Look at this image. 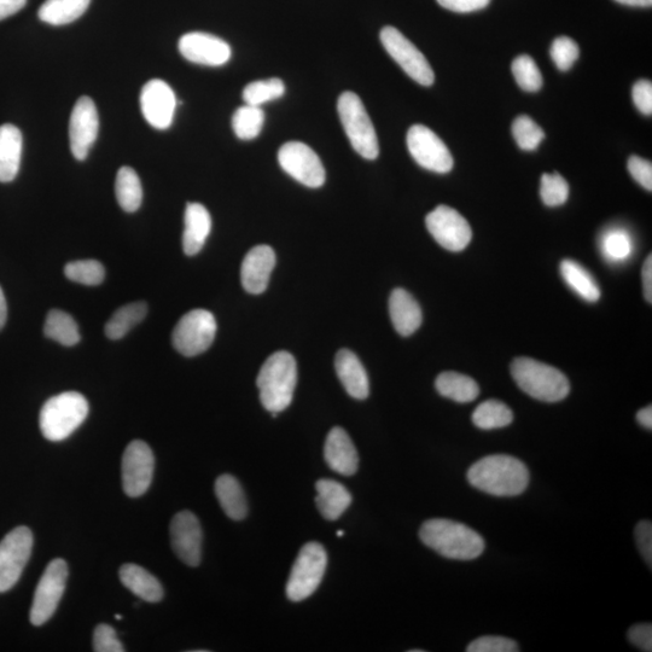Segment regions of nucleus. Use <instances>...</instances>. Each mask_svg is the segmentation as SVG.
<instances>
[{
	"label": "nucleus",
	"instance_id": "f257e3e1",
	"mask_svg": "<svg viewBox=\"0 0 652 652\" xmlns=\"http://www.w3.org/2000/svg\"><path fill=\"white\" fill-rule=\"evenodd\" d=\"M468 481L479 491L496 497H516L529 485V470L520 459L508 454H492L468 470Z\"/></svg>",
	"mask_w": 652,
	"mask_h": 652
},
{
	"label": "nucleus",
	"instance_id": "f03ea898",
	"mask_svg": "<svg viewBox=\"0 0 652 652\" xmlns=\"http://www.w3.org/2000/svg\"><path fill=\"white\" fill-rule=\"evenodd\" d=\"M419 538L448 560L473 561L485 551V540L461 522L434 518L423 523Z\"/></svg>",
	"mask_w": 652,
	"mask_h": 652
},
{
	"label": "nucleus",
	"instance_id": "7ed1b4c3",
	"mask_svg": "<svg viewBox=\"0 0 652 652\" xmlns=\"http://www.w3.org/2000/svg\"><path fill=\"white\" fill-rule=\"evenodd\" d=\"M298 383V365L288 352H277L267 358L260 369L256 386L259 388L261 404L276 417L287 410L293 401Z\"/></svg>",
	"mask_w": 652,
	"mask_h": 652
},
{
	"label": "nucleus",
	"instance_id": "20e7f679",
	"mask_svg": "<svg viewBox=\"0 0 652 652\" xmlns=\"http://www.w3.org/2000/svg\"><path fill=\"white\" fill-rule=\"evenodd\" d=\"M511 375L523 392L544 403H558L570 392V383L563 372L531 358L515 359Z\"/></svg>",
	"mask_w": 652,
	"mask_h": 652
},
{
	"label": "nucleus",
	"instance_id": "39448f33",
	"mask_svg": "<svg viewBox=\"0 0 652 652\" xmlns=\"http://www.w3.org/2000/svg\"><path fill=\"white\" fill-rule=\"evenodd\" d=\"M89 411V401L83 394H58L43 405L39 416L40 430L49 441L66 440L85 422Z\"/></svg>",
	"mask_w": 652,
	"mask_h": 652
},
{
	"label": "nucleus",
	"instance_id": "423d86ee",
	"mask_svg": "<svg viewBox=\"0 0 652 652\" xmlns=\"http://www.w3.org/2000/svg\"><path fill=\"white\" fill-rule=\"evenodd\" d=\"M337 110L353 149L366 160H376L380 155V145L374 124L359 96L351 91L343 92Z\"/></svg>",
	"mask_w": 652,
	"mask_h": 652
},
{
	"label": "nucleus",
	"instance_id": "0eeeda50",
	"mask_svg": "<svg viewBox=\"0 0 652 652\" xmlns=\"http://www.w3.org/2000/svg\"><path fill=\"white\" fill-rule=\"evenodd\" d=\"M328 553L319 543H308L302 547L287 582V596L291 602H302L317 591L322 582Z\"/></svg>",
	"mask_w": 652,
	"mask_h": 652
},
{
	"label": "nucleus",
	"instance_id": "6e6552de",
	"mask_svg": "<svg viewBox=\"0 0 652 652\" xmlns=\"http://www.w3.org/2000/svg\"><path fill=\"white\" fill-rule=\"evenodd\" d=\"M217 328V320L211 312L190 311L180 318L173 330V346L185 357H196L212 346Z\"/></svg>",
	"mask_w": 652,
	"mask_h": 652
},
{
	"label": "nucleus",
	"instance_id": "1a4fd4ad",
	"mask_svg": "<svg viewBox=\"0 0 652 652\" xmlns=\"http://www.w3.org/2000/svg\"><path fill=\"white\" fill-rule=\"evenodd\" d=\"M67 579L66 561L57 558L48 564L33 597L31 614H29L33 626H43L54 616L66 590Z\"/></svg>",
	"mask_w": 652,
	"mask_h": 652
},
{
	"label": "nucleus",
	"instance_id": "9d476101",
	"mask_svg": "<svg viewBox=\"0 0 652 652\" xmlns=\"http://www.w3.org/2000/svg\"><path fill=\"white\" fill-rule=\"evenodd\" d=\"M380 37L383 48L412 80L423 86L434 84L435 74L427 58L403 33L387 26L382 29Z\"/></svg>",
	"mask_w": 652,
	"mask_h": 652
},
{
	"label": "nucleus",
	"instance_id": "9b49d317",
	"mask_svg": "<svg viewBox=\"0 0 652 652\" xmlns=\"http://www.w3.org/2000/svg\"><path fill=\"white\" fill-rule=\"evenodd\" d=\"M33 533L17 527L0 541V593L8 592L19 582L33 550Z\"/></svg>",
	"mask_w": 652,
	"mask_h": 652
},
{
	"label": "nucleus",
	"instance_id": "f8f14e48",
	"mask_svg": "<svg viewBox=\"0 0 652 652\" xmlns=\"http://www.w3.org/2000/svg\"><path fill=\"white\" fill-rule=\"evenodd\" d=\"M278 162L285 173L308 188L317 189L325 183L323 162L305 143H285L279 149Z\"/></svg>",
	"mask_w": 652,
	"mask_h": 652
},
{
	"label": "nucleus",
	"instance_id": "ddd939ff",
	"mask_svg": "<svg viewBox=\"0 0 652 652\" xmlns=\"http://www.w3.org/2000/svg\"><path fill=\"white\" fill-rule=\"evenodd\" d=\"M155 457L144 441L135 440L126 447L122 457V487L128 497L138 498L148 491L153 481Z\"/></svg>",
	"mask_w": 652,
	"mask_h": 652
},
{
	"label": "nucleus",
	"instance_id": "4468645a",
	"mask_svg": "<svg viewBox=\"0 0 652 652\" xmlns=\"http://www.w3.org/2000/svg\"><path fill=\"white\" fill-rule=\"evenodd\" d=\"M407 148L419 166L435 173H448L453 157L441 138L427 126L415 125L407 132Z\"/></svg>",
	"mask_w": 652,
	"mask_h": 652
},
{
	"label": "nucleus",
	"instance_id": "2eb2a0df",
	"mask_svg": "<svg viewBox=\"0 0 652 652\" xmlns=\"http://www.w3.org/2000/svg\"><path fill=\"white\" fill-rule=\"evenodd\" d=\"M426 225L434 240L450 252H462L473 237L467 219L448 206H439L429 213Z\"/></svg>",
	"mask_w": 652,
	"mask_h": 652
},
{
	"label": "nucleus",
	"instance_id": "dca6fc26",
	"mask_svg": "<svg viewBox=\"0 0 652 652\" xmlns=\"http://www.w3.org/2000/svg\"><path fill=\"white\" fill-rule=\"evenodd\" d=\"M100 131V118L95 102L90 97H81L75 103L69 122V142L75 159L84 161L95 144Z\"/></svg>",
	"mask_w": 652,
	"mask_h": 652
},
{
	"label": "nucleus",
	"instance_id": "f3484780",
	"mask_svg": "<svg viewBox=\"0 0 652 652\" xmlns=\"http://www.w3.org/2000/svg\"><path fill=\"white\" fill-rule=\"evenodd\" d=\"M171 544L180 561L189 567L200 566L202 558V528L199 518L191 511H180L171 522Z\"/></svg>",
	"mask_w": 652,
	"mask_h": 652
},
{
	"label": "nucleus",
	"instance_id": "a211bd4d",
	"mask_svg": "<svg viewBox=\"0 0 652 652\" xmlns=\"http://www.w3.org/2000/svg\"><path fill=\"white\" fill-rule=\"evenodd\" d=\"M178 48L185 60L208 67L224 66L232 55L230 45L225 40L202 32L184 34Z\"/></svg>",
	"mask_w": 652,
	"mask_h": 652
},
{
	"label": "nucleus",
	"instance_id": "6ab92c4d",
	"mask_svg": "<svg viewBox=\"0 0 652 652\" xmlns=\"http://www.w3.org/2000/svg\"><path fill=\"white\" fill-rule=\"evenodd\" d=\"M141 108L145 120L156 130L171 127L177 108V98L165 81L154 79L144 85Z\"/></svg>",
	"mask_w": 652,
	"mask_h": 652
},
{
	"label": "nucleus",
	"instance_id": "aec40b11",
	"mask_svg": "<svg viewBox=\"0 0 652 652\" xmlns=\"http://www.w3.org/2000/svg\"><path fill=\"white\" fill-rule=\"evenodd\" d=\"M276 266V254L269 246L250 249L244 258L241 269L243 288L249 294H263L270 283V277Z\"/></svg>",
	"mask_w": 652,
	"mask_h": 652
},
{
	"label": "nucleus",
	"instance_id": "412c9836",
	"mask_svg": "<svg viewBox=\"0 0 652 652\" xmlns=\"http://www.w3.org/2000/svg\"><path fill=\"white\" fill-rule=\"evenodd\" d=\"M324 458L331 470L343 476H352L358 471L357 448L346 430L336 427L330 430L324 446Z\"/></svg>",
	"mask_w": 652,
	"mask_h": 652
},
{
	"label": "nucleus",
	"instance_id": "4be33fe9",
	"mask_svg": "<svg viewBox=\"0 0 652 652\" xmlns=\"http://www.w3.org/2000/svg\"><path fill=\"white\" fill-rule=\"evenodd\" d=\"M336 374L343 388L357 400H365L370 394V383L364 365L349 349H341L335 358Z\"/></svg>",
	"mask_w": 652,
	"mask_h": 652
},
{
	"label": "nucleus",
	"instance_id": "5701e85b",
	"mask_svg": "<svg viewBox=\"0 0 652 652\" xmlns=\"http://www.w3.org/2000/svg\"><path fill=\"white\" fill-rule=\"evenodd\" d=\"M183 249L188 256L199 254L212 230L211 214L201 203H188L184 217Z\"/></svg>",
	"mask_w": 652,
	"mask_h": 652
},
{
	"label": "nucleus",
	"instance_id": "b1692460",
	"mask_svg": "<svg viewBox=\"0 0 652 652\" xmlns=\"http://www.w3.org/2000/svg\"><path fill=\"white\" fill-rule=\"evenodd\" d=\"M389 313L395 330L401 336H410L416 333L422 324L421 306L409 291L404 289L393 290L389 299Z\"/></svg>",
	"mask_w": 652,
	"mask_h": 652
},
{
	"label": "nucleus",
	"instance_id": "393cba45",
	"mask_svg": "<svg viewBox=\"0 0 652 652\" xmlns=\"http://www.w3.org/2000/svg\"><path fill=\"white\" fill-rule=\"evenodd\" d=\"M22 133L14 125L0 126V183H10L19 174L22 159Z\"/></svg>",
	"mask_w": 652,
	"mask_h": 652
},
{
	"label": "nucleus",
	"instance_id": "a878e982",
	"mask_svg": "<svg viewBox=\"0 0 652 652\" xmlns=\"http://www.w3.org/2000/svg\"><path fill=\"white\" fill-rule=\"evenodd\" d=\"M316 489L317 508L325 520H339L352 504L351 493L340 482L329 479L319 480Z\"/></svg>",
	"mask_w": 652,
	"mask_h": 652
},
{
	"label": "nucleus",
	"instance_id": "bb28decb",
	"mask_svg": "<svg viewBox=\"0 0 652 652\" xmlns=\"http://www.w3.org/2000/svg\"><path fill=\"white\" fill-rule=\"evenodd\" d=\"M120 580L126 589L145 602L157 603L162 601L163 587L161 582L150 574L148 570L137 564H124L120 568Z\"/></svg>",
	"mask_w": 652,
	"mask_h": 652
},
{
	"label": "nucleus",
	"instance_id": "cd10ccee",
	"mask_svg": "<svg viewBox=\"0 0 652 652\" xmlns=\"http://www.w3.org/2000/svg\"><path fill=\"white\" fill-rule=\"evenodd\" d=\"M215 496L221 509L234 521H242L248 515V504L241 483L236 477L224 474L215 481Z\"/></svg>",
	"mask_w": 652,
	"mask_h": 652
},
{
	"label": "nucleus",
	"instance_id": "c85d7f7f",
	"mask_svg": "<svg viewBox=\"0 0 652 652\" xmlns=\"http://www.w3.org/2000/svg\"><path fill=\"white\" fill-rule=\"evenodd\" d=\"M441 397L451 399L459 404H468L479 397L480 387L473 378L458 372H442L435 382Z\"/></svg>",
	"mask_w": 652,
	"mask_h": 652
},
{
	"label": "nucleus",
	"instance_id": "c756f323",
	"mask_svg": "<svg viewBox=\"0 0 652 652\" xmlns=\"http://www.w3.org/2000/svg\"><path fill=\"white\" fill-rule=\"evenodd\" d=\"M91 0H46L39 9V19L52 26L68 25L85 14Z\"/></svg>",
	"mask_w": 652,
	"mask_h": 652
},
{
	"label": "nucleus",
	"instance_id": "7c9ffc66",
	"mask_svg": "<svg viewBox=\"0 0 652 652\" xmlns=\"http://www.w3.org/2000/svg\"><path fill=\"white\" fill-rule=\"evenodd\" d=\"M115 195L119 206L127 213H135L142 206L141 179L131 167H121L115 180Z\"/></svg>",
	"mask_w": 652,
	"mask_h": 652
},
{
	"label": "nucleus",
	"instance_id": "2f4dec72",
	"mask_svg": "<svg viewBox=\"0 0 652 652\" xmlns=\"http://www.w3.org/2000/svg\"><path fill=\"white\" fill-rule=\"evenodd\" d=\"M561 273L564 281L573 289L576 294L589 302H596L601 298V289H599L595 278L591 273L576 263L574 260H563L561 264Z\"/></svg>",
	"mask_w": 652,
	"mask_h": 652
},
{
	"label": "nucleus",
	"instance_id": "473e14b6",
	"mask_svg": "<svg viewBox=\"0 0 652 652\" xmlns=\"http://www.w3.org/2000/svg\"><path fill=\"white\" fill-rule=\"evenodd\" d=\"M148 314V305L145 302H133L119 308L106 324V335L110 340H120L125 337L136 325L142 323Z\"/></svg>",
	"mask_w": 652,
	"mask_h": 652
},
{
	"label": "nucleus",
	"instance_id": "72a5a7b5",
	"mask_svg": "<svg viewBox=\"0 0 652 652\" xmlns=\"http://www.w3.org/2000/svg\"><path fill=\"white\" fill-rule=\"evenodd\" d=\"M44 334L48 339L61 343L62 346L73 347L80 342L79 325L67 312L51 310L46 317Z\"/></svg>",
	"mask_w": 652,
	"mask_h": 652
},
{
	"label": "nucleus",
	"instance_id": "f704fd0d",
	"mask_svg": "<svg viewBox=\"0 0 652 652\" xmlns=\"http://www.w3.org/2000/svg\"><path fill=\"white\" fill-rule=\"evenodd\" d=\"M471 419L477 428L492 430L510 426L514 421V413L502 401L487 400L476 407Z\"/></svg>",
	"mask_w": 652,
	"mask_h": 652
},
{
	"label": "nucleus",
	"instance_id": "c9c22d12",
	"mask_svg": "<svg viewBox=\"0 0 652 652\" xmlns=\"http://www.w3.org/2000/svg\"><path fill=\"white\" fill-rule=\"evenodd\" d=\"M265 122L264 110L260 107L243 106L232 116V128L235 135L242 141H253L263 130Z\"/></svg>",
	"mask_w": 652,
	"mask_h": 652
},
{
	"label": "nucleus",
	"instance_id": "e433bc0d",
	"mask_svg": "<svg viewBox=\"0 0 652 652\" xmlns=\"http://www.w3.org/2000/svg\"><path fill=\"white\" fill-rule=\"evenodd\" d=\"M284 93L285 85L281 79L254 81L244 89L243 100L248 106L261 107L267 102L279 100Z\"/></svg>",
	"mask_w": 652,
	"mask_h": 652
},
{
	"label": "nucleus",
	"instance_id": "4c0bfd02",
	"mask_svg": "<svg viewBox=\"0 0 652 652\" xmlns=\"http://www.w3.org/2000/svg\"><path fill=\"white\" fill-rule=\"evenodd\" d=\"M64 275L69 281L96 287L104 281L106 270L97 260H79L73 261L64 267Z\"/></svg>",
	"mask_w": 652,
	"mask_h": 652
},
{
	"label": "nucleus",
	"instance_id": "58836bf2",
	"mask_svg": "<svg viewBox=\"0 0 652 652\" xmlns=\"http://www.w3.org/2000/svg\"><path fill=\"white\" fill-rule=\"evenodd\" d=\"M511 71L522 90L537 92L543 87V75L531 56H518L512 62Z\"/></svg>",
	"mask_w": 652,
	"mask_h": 652
},
{
	"label": "nucleus",
	"instance_id": "ea45409f",
	"mask_svg": "<svg viewBox=\"0 0 652 652\" xmlns=\"http://www.w3.org/2000/svg\"><path fill=\"white\" fill-rule=\"evenodd\" d=\"M602 252L613 263L627 260L633 252L631 236L625 230H609L602 238Z\"/></svg>",
	"mask_w": 652,
	"mask_h": 652
},
{
	"label": "nucleus",
	"instance_id": "a19ab883",
	"mask_svg": "<svg viewBox=\"0 0 652 652\" xmlns=\"http://www.w3.org/2000/svg\"><path fill=\"white\" fill-rule=\"evenodd\" d=\"M512 136H514L518 147L522 150L532 151L543 142L545 133L543 128L535 124V121L529 116L522 115L518 116L512 125Z\"/></svg>",
	"mask_w": 652,
	"mask_h": 652
},
{
	"label": "nucleus",
	"instance_id": "79ce46f5",
	"mask_svg": "<svg viewBox=\"0 0 652 652\" xmlns=\"http://www.w3.org/2000/svg\"><path fill=\"white\" fill-rule=\"evenodd\" d=\"M541 200L547 207L564 205L569 197V185L561 174H544L540 185Z\"/></svg>",
	"mask_w": 652,
	"mask_h": 652
},
{
	"label": "nucleus",
	"instance_id": "37998d69",
	"mask_svg": "<svg viewBox=\"0 0 652 652\" xmlns=\"http://www.w3.org/2000/svg\"><path fill=\"white\" fill-rule=\"evenodd\" d=\"M550 54L557 68L562 72H567L578 61L580 49L572 38L560 37L552 43Z\"/></svg>",
	"mask_w": 652,
	"mask_h": 652
},
{
	"label": "nucleus",
	"instance_id": "c03bdc74",
	"mask_svg": "<svg viewBox=\"0 0 652 652\" xmlns=\"http://www.w3.org/2000/svg\"><path fill=\"white\" fill-rule=\"evenodd\" d=\"M468 652H517L520 651L515 640L505 637H480L471 642Z\"/></svg>",
	"mask_w": 652,
	"mask_h": 652
},
{
	"label": "nucleus",
	"instance_id": "a18cd8bd",
	"mask_svg": "<svg viewBox=\"0 0 652 652\" xmlns=\"http://www.w3.org/2000/svg\"><path fill=\"white\" fill-rule=\"evenodd\" d=\"M93 650L96 652H124L118 634L112 626L102 624L93 633Z\"/></svg>",
	"mask_w": 652,
	"mask_h": 652
},
{
	"label": "nucleus",
	"instance_id": "49530a36",
	"mask_svg": "<svg viewBox=\"0 0 652 652\" xmlns=\"http://www.w3.org/2000/svg\"><path fill=\"white\" fill-rule=\"evenodd\" d=\"M628 171L637 183L645 190H652V165L651 162L639 156H632L628 160Z\"/></svg>",
	"mask_w": 652,
	"mask_h": 652
},
{
	"label": "nucleus",
	"instance_id": "de8ad7c7",
	"mask_svg": "<svg viewBox=\"0 0 652 652\" xmlns=\"http://www.w3.org/2000/svg\"><path fill=\"white\" fill-rule=\"evenodd\" d=\"M636 543L640 555L649 568L652 567V525L650 521H642L636 527Z\"/></svg>",
	"mask_w": 652,
	"mask_h": 652
},
{
	"label": "nucleus",
	"instance_id": "09e8293b",
	"mask_svg": "<svg viewBox=\"0 0 652 652\" xmlns=\"http://www.w3.org/2000/svg\"><path fill=\"white\" fill-rule=\"evenodd\" d=\"M632 97L639 112L648 116L652 114V84L649 80H640L634 84Z\"/></svg>",
	"mask_w": 652,
	"mask_h": 652
},
{
	"label": "nucleus",
	"instance_id": "8fccbe9b",
	"mask_svg": "<svg viewBox=\"0 0 652 652\" xmlns=\"http://www.w3.org/2000/svg\"><path fill=\"white\" fill-rule=\"evenodd\" d=\"M438 3L453 13L468 14L485 9L491 0H438Z\"/></svg>",
	"mask_w": 652,
	"mask_h": 652
},
{
	"label": "nucleus",
	"instance_id": "3c124183",
	"mask_svg": "<svg viewBox=\"0 0 652 652\" xmlns=\"http://www.w3.org/2000/svg\"><path fill=\"white\" fill-rule=\"evenodd\" d=\"M628 640L638 649L652 651V626L650 624H639L628 631Z\"/></svg>",
	"mask_w": 652,
	"mask_h": 652
},
{
	"label": "nucleus",
	"instance_id": "603ef678",
	"mask_svg": "<svg viewBox=\"0 0 652 652\" xmlns=\"http://www.w3.org/2000/svg\"><path fill=\"white\" fill-rule=\"evenodd\" d=\"M26 4L27 0H0V21L19 13Z\"/></svg>",
	"mask_w": 652,
	"mask_h": 652
},
{
	"label": "nucleus",
	"instance_id": "864d4df0",
	"mask_svg": "<svg viewBox=\"0 0 652 652\" xmlns=\"http://www.w3.org/2000/svg\"><path fill=\"white\" fill-rule=\"evenodd\" d=\"M643 287L646 301L652 302V258L651 255L646 258L643 266Z\"/></svg>",
	"mask_w": 652,
	"mask_h": 652
},
{
	"label": "nucleus",
	"instance_id": "5fc2aeb1",
	"mask_svg": "<svg viewBox=\"0 0 652 652\" xmlns=\"http://www.w3.org/2000/svg\"><path fill=\"white\" fill-rule=\"evenodd\" d=\"M637 421L640 426H643L646 429H652V407L646 406L644 409L640 410L637 413Z\"/></svg>",
	"mask_w": 652,
	"mask_h": 652
},
{
	"label": "nucleus",
	"instance_id": "6e6d98bb",
	"mask_svg": "<svg viewBox=\"0 0 652 652\" xmlns=\"http://www.w3.org/2000/svg\"><path fill=\"white\" fill-rule=\"evenodd\" d=\"M7 319H8L7 300H5L3 289L0 288V330L4 328L5 323H7Z\"/></svg>",
	"mask_w": 652,
	"mask_h": 652
},
{
	"label": "nucleus",
	"instance_id": "4d7b16f0",
	"mask_svg": "<svg viewBox=\"0 0 652 652\" xmlns=\"http://www.w3.org/2000/svg\"><path fill=\"white\" fill-rule=\"evenodd\" d=\"M615 2L636 8H650L652 5V0H615Z\"/></svg>",
	"mask_w": 652,
	"mask_h": 652
},
{
	"label": "nucleus",
	"instance_id": "13d9d810",
	"mask_svg": "<svg viewBox=\"0 0 652 652\" xmlns=\"http://www.w3.org/2000/svg\"><path fill=\"white\" fill-rule=\"evenodd\" d=\"M336 535H337V537L342 538L343 535H345V532L339 531V532L336 533Z\"/></svg>",
	"mask_w": 652,
	"mask_h": 652
},
{
	"label": "nucleus",
	"instance_id": "bf43d9fd",
	"mask_svg": "<svg viewBox=\"0 0 652 652\" xmlns=\"http://www.w3.org/2000/svg\"><path fill=\"white\" fill-rule=\"evenodd\" d=\"M115 617H116V620H122V616H121V615H116Z\"/></svg>",
	"mask_w": 652,
	"mask_h": 652
},
{
	"label": "nucleus",
	"instance_id": "052dcab7",
	"mask_svg": "<svg viewBox=\"0 0 652 652\" xmlns=\"http://www.w3.org/2000/svg\"><path fill=\"white\" fill-rule=\"evenodd\" d=\"M410 652H424V650H410Z\"/></svg>",
	"mask_w": 652,
	"mask_h": 652
}]
</instances>
